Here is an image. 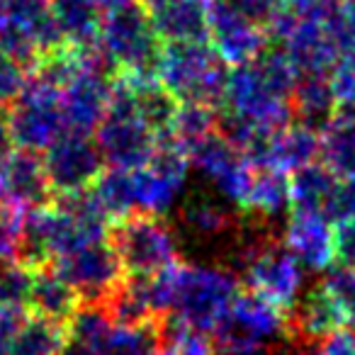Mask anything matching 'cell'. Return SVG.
Instances as JSON below:
<instances>
[{
	"mask_svg": "<svg viewBox=\"0 0 355 355\" xmlns=\"http://www.w3.org/2000/svg\"><path fill=\"white\" fill-rule=\"evenodd\" d=\"M105 166L137 171L151 158L156 148V137L139 122L137 114H112L105 112L103 122L93 132Z\"/></svg>",
	"mask_w": 355,
	"mask_h": 355,
	"instance_id": "cell-15",
	"label": "cell"
},
{
	"mask_svg": "<svg viewBox=\"0 0 355 355\" xmlns=\"http://www.w3.org/2000/svg\"><path fill=\"white\" fill-rule=\"evenodd\" d=\"M114 78L88 69L83 61V71L61 88V110H64L69 132L93 134L98 129V124L105 117V110H107Z\"/></svg>",
	"mask_w": 355,
	"mask_h": 355,
	"instance_id": "cell-17",
	"label": "cell"
},
{
	"mask_svg": "<svg viewBox=\"0 0 355 355\" xmlns=\"http://www.w3.org/2000/svg\"><path fill=\"white\" fill-rule=\"evenodd\" d=\"M107 239L129 277L156 275L180 263V239L166 217L132 212L112 222Z\"/></svg>",
	"mask_w": 355,
	"mask_h": 355,
	"instance_id": "cell-4",
	"label": "cell"
},
{
	"mask_svg": "<svg viewBox=\"0 0 355 355\" xmlns=\"http://www.w3.org/2000/svg\"><path fill=\"white\" fill-rule=\"evenodd\" d=\"M290 107L295 122L321 132L338 110L329 76H300L290 95Z\"/></svg>",
	"mask_w": 355,
	"mask_h": 355,
	"instance_id": "cell-25",
	"label": "cell"
},
{
	"mask_svg": "<svg viewBox=\"0 0 355 355\" xmlns=\"http://www.w3.org/2000/svg\"><path fill=\"white\" fill-rule=\"evenodd\" d=\"M49 8L66 46L85 49L98 44L103 10L95 6V0H49Z\"/></svg>",
	"mask_w": 355,
	"mask_h": 355,
	"instance_id": "cell-26",
	"label": "cell"
},
{
	"mask_svg": "<svg viewBox=\"0 0 355 355\" xmlns=\"http://www.w3.org/2000/svg\"><path fill=\"white\" fill-rule=\"evenodd\" d=\"M27 80H30V69L0 51V110H8L15 103L17 95L25 90Z\"/></svg>",
	"mask_w": 355,
	"mask_h": 355,
	"instance_id": "cell-35",
	"label": "cell"
},
{
	"mask_svg": "<svg viewBox=\"0 0 355 355\" xmlns=\"http://www.w3.org/2000/svg\"><path fill=\"white\" fill-rule=\"evenodd\" d=\"M17 148L42 153L54 144L66 129L64 110H61V90L42 80L30 71L25 90L6 110Z\"/></svg>",
	"mask_w": 355,
	"mask_h": 355,
	"instance_id": "cell-7",
	"label": "cell"
},
{
	"mask_svg": "<svg viewBox=\"0 0 355 355\" xmlns=\"http://www.w3.org/2000/svg\"><path fill=\"white\" fill-rule=\"evenodd\" d=\"M98 44L117 66L119 76L134 83L158 80L156 71L163 42L153 27L151 15L139 0L105 12L100 22Z\"/></svg>",
	"mask_w": 355,
	"mask_h": 355,
	"instance_id": "cell-3",
	"label": "cell"
},
{
	"mask_svg": "<svg viewBox=\"0 0 355 355\" xmlns=\"http://www.w3.org/2000/svg\"><path fill=\"white\" fill-rule=\"evenodd\" d=\"M348 324H353V334H355V304H353V309H350V316H348Z\"/></svg>",
	"mask_w": 355,
	"mask_h": 355,
	"instance_id": "cell-47",
	"label": "cell"
},
{
	"mask_svg": "<svg viewBox=\"0 0 355 355\" xmlns=\"http://www.w3.org/2000/svg\"><path fill=\"white\" fill-rule=\"evenodd\" d=\"M59 355H95V353H90V350H85V348H78V345H66L64 350H61Z\"/></svg>",
	"mask_w": 355,
	"mask_h": 355,
	"instance_id": "cell-45",
	"label": "cell"
},
{
	"mask_svg": "<svg viewBox=\"0 0 355 355\" xmlns=\"http://www.w3.org/2000/svg\"><path fill=\"white\" fill-rule=\"evenodd\" d=\"M156 355H163V353H156Z\"/></svg>",
	"mask_w": 355,
	"mask_h": 355,
	"instance_id": "cell-48",
	"label": "cell"
},
{
	"mask_svg": "<svg viewBox=\"0 0 355 355\" xmlns=\"http://www.w3.org/2000/svg\"><path fill=\"white\" fill-rule=\"evenodd\" d=\"M175 212H178L175 234H180L185 239H193L198 243H205V246H212V243H224L227 246L239 222V217H234L232 209L222 200H214L209 195L183 198V202L178 205Z\"/></svg>",
	"mask_w": 355,
	"mask_h": 355,
	"instance_id": "cell-19",
	"label": "cell"
},
{
	"mask_svg": "<svg viewBox=\"0 0 355 355\" xmlns=\"http://www.w3.org/2000/svg\"><path fill=\"white\" fill-rule=\"evenodd\" d=\"M239 272L243 275L248 292L287 314L295 309L304 292V268L282 246L280 239H270L268 243H263Z\"/></svg>",
	"mask_w": 355,
	"mask_h": 355,
	"instance_id": "cell-8",
	"label": "cell"
},
{
	"mask_svg": "<svg viewBox=\"0 0 355 355\" xmlns=\"http://www.w3.org/2000/svg\"><path fill=\"white\" fill-rule=\"evenodd\" d=\"M190 166L200 173V175L214 185L224 202L241 205L243 193L251 180L253 166L243 158L234 144H229L219 132H212L207 139L195 144L188 151Z\"/></svg>",
	"mask_w": 355,
	"mask_h": 355,
	"instance_id": "cell-12",
	"label": "cell"
},
{
	"mask_svg": "<svg viewBox=\"0 0 355 355\" xmlns=\"http://www.w3.org/2000/svg\"><path fill=\"white\" fill-rule=\"evenodd\" d=\"M15 139H12V129L10 122H8L6 110H0V161L8 156L10 151H15Z\"/></svg>",
	"mask_w": 355,
	"mask_h": 355,
	"instance_id": "cell-42",
	"label": "cell"
},
{
	"mask_svg": "<svg viewBox=\"0 0 355 355\" xmlns=\"http://www.w3.org/2000/svg\"><path fill=\"white\" fill-rule=\"evenodd\" d=\"M22 212L0 202V263L15 261L20 248Z\"/></svg>",
	"mask_w": 355,
	"mask_h": 355,
	"instance_id": "cell-38",
	"label": "cell"
},
{
	"mask_svg": "<svg viewBox=\"0 0 355 355\" xmlns=\"http://www.w3.org/2000/svg\"><path fill=\"white\" fill-rule=\"evenodd\" d=\"M156 78L178 103L224 105L229 66L209 42H163Z\"/></svg>",
	"mask_w": 355,
	"mask_h": 355,
	"instance_id": "cell-2",
	"label": "cell"
},
{
	"mask_svg": "<svg viewBox=\"0 0 355 355\" xmlns=\"http://www.w3.org/2000/svg\"><path fill=\"white\" fill-rule=\"evenodd\" d=\"M290 334V316L253 292H239L229 316L214 331L217 355H258Z\"/></svg>",
	"mask_w": 355,
	"mask_h": 355,
	"instance_id": "cell-5",
	"label": "cell"
},
{
	"mask_svg": "<svg viewBox=\"0 0 355 355\" xmlns=\"http://www.w3.org/2000/svg\"><path fill=\"white\" fill-rule=\"evenodd\" d=\"M54 200L42 153L15 148L0 161V202L17 212L44 207Z\"/></svg>",
	"mask_w": 355,
	"mask_h": 355,
	"instance_id": "cell-14",
	"label": "cell"
},
{
	"mask_svg": "<svg viewBox=\"0 0 355 355\" xmlns=\"http://www.w3.org/2000/svg\"><path fill=\"white\" fill-rule=\"evenodd\" d=\"M319 161L336 178L355 175V107L338 105L319 132Z\"/></svg>",
	"mask_w": 355,
	"mask_h": 355,
	"instance_id": "cell-23",
	"label": "cell"
},
{
	"mask_svg": "<svg viewBox=\"0 0 355 355\" xmlns=\"http://www.w3.org/2000/svg\"><path fill=\"white\" fill-rule=\"evenodd\" d=\"M90 193L95 195V200L103 207V212L110 217V222H117V219L137 212L134 171L105 166L103 173L98 175V180L90 185Z\"/></svg>",
	"mask_w": 355,
	"mask_h": 355,
	"instance_id": "cell-29",
	"label": "cell"
},
{
	"mask_svg": "<svg viewBox=\"0 0 355 355\" xmlns=\"http://www.w3.org/2000/svg\"><path fill=\"white\" fill-rule=\"evenodd\" d=\"M139 3H141V6L146 8L148 15H151L153 10H158V8H161V6H166L168 0H139Z\"/></svg>",
	"mask_w": 355,
	"mask_h": 355,
	"instance_id": "cell-46",
	"label": "cell"
},
{
	"mask_svg": "<svg viewBox=\"0 0 355 355\" xmlns=\"http://www.w3.org/2000/svg\"><path fill=\"white\" fill-rule=\"evenodd\" d=\"M66 345H69L66 324L32 314L8 345L6 355H59Z\"/></svg>",
	"mask_w": 355,
	"mask_h": 355,
	"instance_id": "cell-30",
	"label": "cell"
},
{
	"mask_svg": "<svg viewBox=\"0 0 355 355\" xmlns=\"http://www.w3.org/2000/svg\"><path fill=\"white\" fill-rule=\"evenodd\" d=\"M190 156L180 144L171 137L156 139L151 158L134 171V190H137V212L166 214L175 212L185 198V185L190 175Z\"/></svg>",
	"mask_w": 355,
	"mask_h": 355,
	"instance_id": "cell-6",
	"label": "cell"
},
{
	"mask_svg": "<svg viewBox=\"0 0 355 355\" xmlns=\"http://www.w3.org/2000/svg\"><path fill=\"white\" fill-rule=\"evenodd\" d=\"M27 316L30 314L25 306H0V355H6L8 345L12 343Z\"/></svg>",
	"mask_w": 355,
	"mask_h": 355,
	"instance_id": "cell-41",
	"label": "cell"
},
{
	"mask_svg": "<svg viewBox=\"0 0 355 355\" xmlns=\"http://www.w3.org/2000/svg\"><path fill=\"white\" fill-rule=\"evenodd\" d=\"M300 355H355V334L350 329H336L316 340L300 343Z\"/></svg>",
	"mask_w": 355,
	"mask_h": 355,
	"instance_id": "cell-37",
	"label": "cell"
},
{
	"mask_svg": "<svg viewBox=\"0 0 355 355\" xmlns=\"http://www.w3.org/2000/svg\"><path fill=\"white\" fill-rule=\"evenodd\" d=\"M212 132H217V110L200 103H180L173 117L171 132L166 137L190 151L195 144L207 139Z\"/></svg>",
	"mask_w": 355,
	"mask_h": 355,
	"instance_id": "cell-32",
	"label": "cell"
},
{
	"mask_svg": "<svg viewBox=\"0 0 355 355\" xmlns=\"http://www.w3.org/2000/svg\"><path fill=\"white\" fill-rule=\"evenodd\" d=\"M343 20L345 27H348L350 37L355 42V0H343Z\"/></svg>",
	"mask_w": 355,
	"mask_h": 355,
	"instance_id": "cell-43",
	"label": "cell"
},
{
	"mask_svg": "<svg viewBox=\"0 0 355 355\" xmlns=\"http://www.w3.org/2000/svg\"><path fill=\"white\" fill-rule=\"evenodd\" d=\"M345 324H348L345 309L319 282L309 292H302L300 302L292 309L290 334L297 338V343H306V340H316L336 329H343Z\"/></svg>",
	"mask_w": 355,
	"mask_h": 355,
	"instance_id": "cell-20",
	"label": "cell"
},
{
	"mask_svg": "<svg viewBox=\"0 0 355 355\" xmlns=\"http://www.w3.org/2000/svg\"><path fill=\"white\" fill-rule=\"evenodd\" d=\"M209 44L217 56L229 66H243L258 59L263 49L270 44L263 25L248 20L222 0H212V17H209Z\"/></svg>",
	"mask_w": 355,
	"mask_h": 355,
	"instance_id": "cell-13",
	"label": "cell"
},
{
	"mask_svg": "<svg viewBox=\"0 0 355 355\" xmlns=\"http://www.w3.org/2000/svg\"><path fill=\"white\" fill-rule=\"evenodd\" d=\"M127 3H132V0H95V6L103 10V15H105V12H110V10H114V8L127 6Z\"/></svg>",
	"mask_w": 355,
	"mask_h": 355,
	"instance_id": "cell-44",
	"label": "cell"
},
{
	"mask_svg": "<svg viewBox=\"0 0 355 355\" xmlns=\"http://www.w3.org/2000/svg\"><path fill=\"white\" fill-rule=\"evenodd\" d=\"M46 8H49V0H0V17L27 25Z\"/></svg>",
	"mask_w": 355,
	"mask_h": 355,
	"instance_id": "cell-40",
	"label": "cell"
},
{
	"mask_svg": "<svg viewBox=\"0 0 355 355\" xmlns=\"http://www.w3.org/2000/svg\"><path fill=\"white\" fill-rule=\"evenodd\" d=\"M311 161H319V132L304 124L295 122L277 129L270 139V161L268 166L287 173L306 166Z\"/></svg>",
	"mask_w": 355,
	"mask_h": 355,
	"instance_id": "cell-27",
	"label": "cell"
},
{
	"mask_svg": "<svg viewBox=\"0 0 355 355\" xmlns=\"http://www.w3.org/2000/svg\"><path fill=\"white\" fill-rule=\"evenodd\" d=\"M219 110H229L268 132H277L292 122L290 100L275 95L263 83L253 61L229 69L227 95H224V105Z\"/></svg>",
	"mask_w": 355,
	"mask_h": 355,
	"instance_id": "cell-11",
	"label": "cell"
},
{
	"mask_svg": "<svg viewBox=\"0 0 355 355\" xmlns=\"http://www.w3.org/2000/svg\"><path fill=\"white\" fill-rule=\"evenodd\" d=\"M324 217L329 219L334 227L348 222L355 217V175L338 178L331 190L329 200H326Z\"/></svg>",
	"mask_w": 355,
	"mask_h": 355,
	"instance_id": "cell-34",
	"label": "cell"
},
{
	"mask_svg": "<svg viewBox=\"0 0 355 355\" xmlns=\"http://www.w3.org/2000/svg\"><path fill=\"white\" fill-rule=\"evenodd\" d=\"M280 241L304 270L326 272L336 263V227L319 212H290Z\"/></svg>",
	"mask_w": 355,
	"mask_h": 355,
	"instance_id": "cell-16",
	"label": "cell"
},
{
	"mask_svg": "<svg viewBox=\"0 0 355 355\" xmlns=\"http://www.w3.org/2000/svg\"><path fill=\"white\" fill-rule=\"evenodd\" d=\"M222 3H227L229 8H234L236 12L246 15L248 20L266 27V22L270 20L280 8H285L287 0H222Z\"/></svg>",
	"mask_w": 355,
	"mask_h": 355,
	"instance_id": "cell-39",
	"label": "cell"
},
{
	"mask_svg": "<svg viewBox=\"0 0 355 355\" xmlns=\"http://www.w3.org/2000/svg\"><path fill=\"white\" fill-rule=\"evenodd\" d=\"M51 268L78 292L83 302H105L124 280L122 263L110 239L64 253L51 263Z\"/></svg>",
	"mask_w": 355,
	"mask_h": 355,
	"instance_id": "cell-10",
	"label": "cell"
},
{
	"mask_svg": "<svg viewBox=\"0 0 355 355\" xmlns=\"http://www.w3.org/2000/svg\"><path fill=\"white\" fill-rule=\"evenodd\" d=\"M80 295L54 270L51 266L37 268L35 275H32V290H30V304L27 309H32L37 316H44V319L66 321L73 316V311L80 306Z\"/></svg>",
	"mask_w": 355,
	"mask_h": 355,
	"instance_id": "cell-24",
	"label": "cell"
},
{
	"mask_svg": "<svg viewBox=\"0 0 355 355\" xmlns=\"http://www.w3.org/2000/svg\"><path fill=\"white\" fill-rule=\"evenodd\" d=\"M329 80L338 105L355 107V49L338 56V61L329 73Z\"/></svg>",
	"mask_w": 355,
	"mask_h": 355,
	"instance_id": "cell-36",
	"label": "cell"
},
{
	"mask_svg": "<svg viewBox=\"0 0 355 355\" xmlns=\"http://www.w3.org/2000/svg\"><path fill=\"white\" fill-rule=\"evenodd\" d=\"M241 292L236 272L227 266L178 263L173 272V304L168 319L214 334Z\"/></svg>",
	"mask_w": 355,
	"mask_h": 355,
	"instance_id": "cell-1",
	"label": "cell"
},
{
	"mask_svg": "<svg viewBox=\"0 0 355 355\" xmlns=\"http://www.w3.org/2000/svg\"><path fill=\"white\" fill-rule=\"evenodd\" d=\"M163 355H217V345H214L212 334L190 329V326L178 324V321L168 319L163 326Z\"/></svg>",
	"mask_w": 355,
	"mask_h": 355,
	"instance_id": "cell-33",
	"label": "cell"
},
{
	"mask_svg": "<svg viewBox=\"0 0 355 355\" xmlns=\"http://www.w3.org/2000/svg\"><path fill=\"white\" fill-rule=\"evenodd\" d=\"M46 180L54 195L88 190L105 168V158L93 134L64 132L42 151Z\"/></svg>",
	"mask_w": 355,
	"mask_h": 355,
	"instance_id": "cell-9",
	"label": "cell"
},
{
	"mask_svg": "<svg viewBox=\"0 0 355 355\" xmlns=\"http://www.w3.org/2000/svg\"><path fill=\"white\" fill-rule=\"evenodd\" d=\"M239 209L268 224L285 219L290 214V175L277 168H253Z\"/></svg>",
	"mask_w": 355,
	"mask_h": 355,
	"instance_id": "cell-22",
	"label": "cell"
},
{
	"mask_svg": "<svg viewBox=\"0 0 355 355\" xmlns=\"http://www.w3.org/2000/svg\"><path fill=\"white\" fill-rule=\"evenodd\" d=\"M338 178L321 161H311L306 166L290 173V212H319L324 214L326 200L334 190Z\"/></svg>",
	"mask_w": 355,
	"mask_h": 355,
	"instance_id": "cell-28",
	"label": "cell"
},
{
	"mask_svg": "<svg viewBox=\"0 0 355 355\" xmlns=\"http://www.w3.org/2000/svg\"><path fill=\"white\" fill-rule=\"evenodd\" d=\"M277 46H282L297 76H329L340 56V46L329 27L309 20L297 22L295 30Z\"/></svg>",
	"mask_w": 355,
	"mask_h": 355,
	"instance_id": "cell-18",
	"label": "cell"
},
{
	"mask_svg": "<svg viewBox=\"0 0 355 355\" xmlns=\"http://www.w3.org/2000/svg\"><path fill=\"white\" fill-rule=\"evenodd\" d=\"M212 0H168L151 12L161 42H209Z\"/></svg>",
	"mask_w": 355,
	"mask_h": 355,
	"instance_id": "cell-21",
	"label": "cell"
},
{
	"mask_svg": "<svg viewBox=\"0 0 355 355\" xmlns=\"http://www.w3.org/2000/svg\"><path fill=\"white\" fill-rule=\"evenodd\" d=\"M124 80H127L134 88V93H137V117L141 119V124L156 139L166 137V134L171 132L173 117H175V110L180 103H178L158 80H146V83H134V80H129V78H124Z\"/></svg>",
	"mask_w": 355,
	"mask_h": 355,
	"instance_id": "cell-31",
	"label": "cell"
}]
</instances>
